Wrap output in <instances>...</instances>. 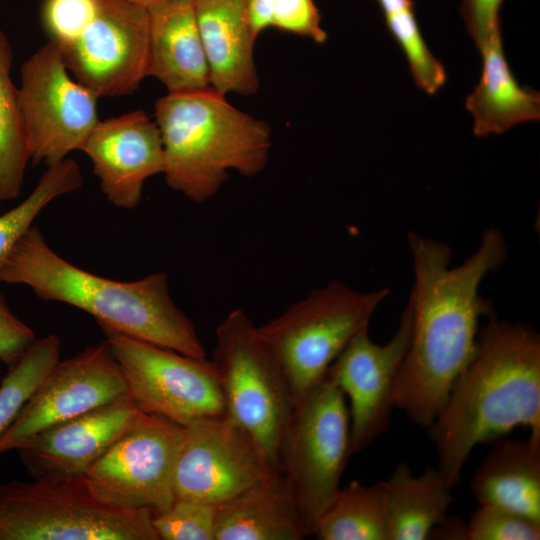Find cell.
<instances>
[{"label": "cell", "mask_w": 540, "mask_h": 540, "mask_svg": "<svg viewBox=\"0 0 540 540\" xmlns=\"http://www.w3.org/2000/svg\"><path fill=\"white\" fill-rule=\"evenodd\" d=\"M414 284L408 305L411 336L396 379L394 403L417 426L428 428L472 359L480 319L496 316L480 285L507 257L500 230L484 231L477 249L451 266L450 247L416 232L408 234Z\"/></svg>", "instance_id": "6da1fadb"}, {"label": "cell", "mask_w": 540, "mask_h": 540, "mask_svg": "<svg viewBox=\"0 0 540 540\" xmlns=\"http://www.w3.org/2000/svg\"><path fill=\"white\" fill-rule=\"evenodd\" d=\"M517 427L540 442V336L495 316L479 331L472 359L427 428L437 469L455 487L477 445Z\"/></svg>", "instance_id": "7a4b0ae2"}, {"label": "cell", "mask_w": 540, "mask_h": 540, "mask_svg": "<svg viewBox=\"0 0 540 540\" xmlns=\"http://www.w3.org/2000/svg\"><path fill=\"white\" fill-rule=\"evenodd\" d=\"M0 281L30 287L41 299L91 314L98 324L195 358H207L192 321L174 303L168 277L117 281L59 256L31 226L0 266Z\"/></svg>", "instance_id": "3957f363"}, {"label": "cell", "mask_w": 540, "mask_h": 540, "mask_svg": "<svg viewBox=\"0 0 540 540\" xmlns=\"http://www.w3.org/2000/svg\"><path fill=\"white\" fill-rule=\"evenodd\" d=\"M225 96L210 87L167 93L154 105L166 183L196 203L211 198L229 171L253 177L269 158L270 126Z\"/></svg>", "instance_id": "277c9868"}, {"label": "cell", "mask_w": 540, "mask_h": 540, "mask_svg": "<svg viewBox=\"0 0 540 540\" xmlns=\"http://www.w3.org/2000/svg\"><path fill=\"white\" fill-rule=\"evenodd\" d=\"M153 515L103 504L83 476L0 483V540H159Z\"/></svg>", "instance_id": "5b68a950"}, {"label": "cell", "mask_w": 540, "mask_h": 540, "mask_svg": "<svg viewBox=\"0 0 540 540\" xmlns=\"http://www.w3.org/2000/svg\"><path fill=\"white\" fill-rule=\"evenodd\" d=\"M388 294L387 288L358 291L333 280L258 326L288 378L294 404L322 380L347 344L369 329Z\"/></svg>", "instance_id": "8992f818"}, {"label": "cell", "mask_w": 540, "mask_h": 540, "mask_svg": "<svg viewBox=\"0 0 540 540\" xmlns=\"http://www.w3.org/2000/svg\"><path fill=\"white\" fill-rule=\"evenodd\" d=\"M349 455L346 398L326 376L294 404L282 437L279 469L298 510L304 537L340 489Z\"/></svg>", "instance_id": "52a82bcc"}, {"label": "cell", "mask_w": 540, "mask_h": 540, "mask_svg": "<svg viewBox=\"0 0 540 540\" xmlns=\"http://www.w3.org/2000/svg\"><path fill=\"white\" fill-rule=\"evenodd\" d=\"M215 337L212 361L226 415L254 437L279 469L280 445L294 408L288 378L258 326L242 309L228 313Z\"/></svg>", "instance_id": "ba28073f"}, {"label": "cell", "mask_w": 540, "mask_h": 540, "mask_svg": "<svg viewBox=\"0 0 540 540\" xmlns=\"http://www.w3.org/2000/svg\"><path fill=\"white\" fill-rule=\"evenodd\" d=\"M120 365L128 393L147 414L182 426L226 414V403L212 360L195 358L98 324Z\"/></svg>", "instance_id": "9c48e42d"}, {"label": "cell", "mask_w": 540, "mask_h": 540, "mask_svg": "<svg viewBox=\"0 0 540 540\" xmlns=\"http://www.w3.org/2000/svg\"><path fill=\"white\" fill-rule=\"evenodd\" d=\"M19 105L34 164L55 165L81 150L98 123V97L75 80L48 41L21 66Z\"/></svg>", "instance_id": "30bf717a"}, {"label": "cell", "mask_w": 540, "mask_h": 540, "mask_svg": "<svg viewBox=\"0 0 540 540\" xmlns=\"http://www.w3.org/2000/svg\"><path fill=\"white\" fill-rule=\"evenodd\" d=\"M184 426L147 414L83 475L90 493L119 509L166 511L175 500L174 471Z\"/></svg>", "instance_id": "8fae6325"}, {"label": "cell", "mask_w": 540, "mask_h": 540, "mask_svg": "<svg viewBox=\"0 0 540 540\" xmlns=\"http://www.w3.org/2000/svg\"><path fill=\"white\" fill-rule=\"evenodd\" d=\"M279 472L254 437L229 416L201 418L184 426L174 495L218 506Z\"/></svg>", "instance_id": "7c38bea8"}, {"label": "cell", "mask_w": 540, "mask_h": 540, "mask_svg": "<svg viewBox=\"0 0 540 540\" xmlns=\"http://www.w3.org/2000/svg\"><path fill=\"white\" fill-rule=\"evenodd\" d=\"M58 49L73 78L98 98L130 95L147 77L148 11L126 0H97L80 33Z\"/></svg>", "instance_id": "4fadbf2b"}, {"label": "cell", "mask_w": 540, "mask_h": 540, "mask_svg": "<svg viewBox=\"0 0 540 540\" xmlns=\"http://www.w3.org/2000/svg\"><path fill=\"white\" fill-rule=\"evenodd\" d=\"M112 350L104 342L60 359L0 436V455L17 450L33 436L128 395Z\"/></svg>", "instance_id": "5bb4252c"}, {"label": "cell", "mask_w": 540, "mask_h": 540, "mask_svg": "<svg viewBox=\"0 0 540 540\" xmlns=\"http://www.w3.org/2000/svg\"><path fill=\"white\" fill-rule=\"evenodd\" d=\"M411 336V311L406 304L398 328L385 344L368 329L358 333L337 356L325 375L349 400V455L368 448L386 430L394 403L396 379Z\"/></svg>", "instance_id": "9a60e30c"}, {"label": "cell", "mask_w": 540, "mask_h": 540, "mask_svg": "<svg viewBox=\"0 0 540 540\" xmlns=\"http://www.w3.org/2000/svg\"><path fill=\"white\" fill-rule=\"evenodd\" d=\"M146 415L128 394L33 436L17 451L34 478L81 477Z\"/></svg>", "instance_id": "2e32d148"}, {"label": "cell", "mask_w": 540, "mask_h": 540, "mask_svg": "<svg viewBox=\"0 0 540 540\" xmlns=\"http://www.w3.org/2000/svg\"><path fill=\"white\" fill-rule=\"evenodd\" d=\"M81 150L92 162L102 193L118 208H135L145 181L164 171L158 126L142 110L99 120Z\"/></svg>", "instance_id": "e0dca14e"}, {"label": "cell", "mask_w": 540, "mask_h": 540, "mask_svg": "<svg viewBox=\"0 0 540 540\" xmlns=\"http://www.w3.org/2000/svg\"><path fill=\"white\" fill-rule=\"evenodd\" d=\"M147 11V77L159 80L168 93L210 88L209 65L196 20L194 0H159Z\"/></svg>", "instance_id": "ac0fdd59"}, {"label": "cell", "mask_w": 540, "mask_h": 540, "mask_svg": "<svg viewBox=\"0 0 540 540\" xmlns=\"http://www.w3.org/2000/svg\"><path fill=\"white\" fill-rule=\"evenodd\" d=\"M211 87L224 95H252L259 87L248 0H194Z\"/></svg>", "instance_id": "d6986e66"}, {"label": "cell", "mask_w": 540, "mask_h": 540, "mask_svg": "<svg viewBox=\"0 0 540 540\" xmlns=\"http://www.w3.org/2000/svg\"><path fill=\"white\" fill-rule=\"evenodd\" d=\"M479 505H493L540 521V442L499 440L470 481Z\"/></svg>", "instance_id": "ffe728a7"}, {"label": "cell", "mask_w": 540, "mask_h": 540, "mask_svg": "<svg viewBox=\"0 0 540 540\" xmlns=\"http://www.w3.org/2000/svg\"><path fill=\"white\" fill-rule=\"evenodd\" d=\"M478 50L481 76L465 101L474 134H501L517 124L539 120L540 94L516 81L505 58L502 31L491 35Z\"/></svg>", "instance_id": "44dd1931"}, {"label": "cell", "mask_w": 540, "mask_h": 540, "mask_svg": "<svg viewBox=\"0 0 540 540\" xmlns=\"http://www.w3.org/2000/svg\"><path fill=\"white\" fill-rule=\"evenodd\" d=\"M303 538L298 510L281 472L217 506L215 540Z\"/></svg>", "instance_id": "7402d4cb"}, {"label": "cell", "mask_w": 540, "mask_h": 540, "mask_svg": "<svg viewBox=\"0 0 540 540\" xmlns=\"http://www.w3.org/2000/svg\"><path fill=\"white\" fill-rule=\"evenodd\" d=\"M382 484L389 540H426L432 528L448 516L452 488L437 467L414 475L408 463L400 462Z\"/></svg>", "instance_id": "603a6c76"}, {"label": "cell", "mask_w": 540, "mask_h": 540, "mask_svg": "<svg viewBox=\"0 0 540 540\" xmlns=\"http://www.w3.org/2000/svg\"><path fill=\"white\" fill-rule=\"evenodd\" d=\"M312 536L320 540H389L382 481H352L340 488L319 519Z\"/></svg>", "instance_id": "cb8c5ba5"}, {"label": "cell", "mask_w": 540, "mask_h": 540, "mask_svg": "<svg viewBox=\"0 0 540 540\" xmlns=\"http://www.w3.org/2000/svg\"><path fill=\"white\" fill-rule=\"evenodd\" d=\"M12 64V47L0 29V203L19 195L30 159Z\"/></svg>", "instance_id": "d4e9b609"}, {"label": "cell", "mask_w": 540, "mask_h": 540, "mask_svg": "<svg viewBox=\"0 0 540 540\" xmlns=\"http://www.w3.org/2000/svg\"><path fill=\"white\" fill-rule=\"evenodd\" d=\"M83 184L78 163L72 158L47 167L32 192L16 207L0 215V266L39 213L56 198Z\"/></svg>", "instance_id": "484cf974"}, {"label": "cell", "mask_w": 540, "mask_h": 540, "mask_svg": "<svg viewBox=\"0 0 540 540\" xmlns=\"http://www.w3.org/2000/svg\"><path fill=\"white\" fill-rule=\"evenodd\" d=\"M56 334L37 339L0 384V436L16 418L48 372L60 359Z\"/></svg>", "instance_id": "4316f807"}, {"label": "cell", "mask_w": 540, "mask_h": 540, "mask_svg": "<svg viewBox=\"0 0 540 540\" xmlns=\"http://www.w3.org/2000/svg\"><path fill=\"white\" fill-rule=\"evenodd\" d=\"M249 21L257 38L268 28L324 43L327 33L314 0H248Z\"/></svg>", "instance_id": "83f0119b"}, {"label": "cell", "mask_w": 540, "mask_h": 540, "mask_svg": "<svg viewBox=\"0 0 540 540\" xmlns=\"http://www.w3.org/2000/svg\"><path fill=\"white\" fill-rule=\"evenodd\" d=\"M385 25L406 56L417 87L433 95L446 82L443 65L433 56L421 34L415 8L384 15Z\"/></svg>", "instance_id": "f1b7e54d"}, {"label": "cell", "mask_w": 540, "mask_h": 540, "mask_svg": "<svg viewBox=\"0 0 540 540\" xmlns=\"http://www.w3.org/2000/svg\"><path fill=\"white\" fill-rule=\"evenodd\" d=\"M216 514L215 505L175 499L152 523L159 540H215Z\"/></svg>", "instance_id": "f546056e"}, {"label": "cell", "mask_w": 540, "mask_h": 540, "mask_svg": "<svg viewBox=\"0 0 540 540\" xmlns=\"http://www.w3.org/2000/svg\"><path fill=\"white\" fill-rule=\"evenodd\" d=\"M467 527L468 540L540 539V521L493 505H479Z\"/></svg>", "instance_id": "4dcf8cb0"}, {"label": "cell", "mask_w": 540, "mask_h": 540, "mask_svg": "<svg viewBox=\"0 0 540 540\" xmlns=\"http://www.w3.org/2000/svg\"><path fill=\"white\" fill-rule=\"evenodd\" d=\"M97 0H44L42 23L58 48L71 42L92 17Z\"/></svg>", "instance_id": "1f68e13d"}, {"label": "cell", "mask_w": 540, "mask_h": 540, "mask_svg": "<svg viewBox=\"0 0 540 540\" xmlns=\"http://www.w3.org/2000/svg\"><path fill=\"white\" fill-rule=\"evenodd\" d=\"M36 340L33 330L9 309L0 292V361L13 367Z\"/></svg>", "instance_id": "d6a6232c"}, {"label": "cell", "mask_w": 540, "mask_h": 540, "mask_svg": "<svg viewBox=\"0 0 540 540\" xmlns=\"http://www.w3.org/2000/svg\"><path fill=\"white\" fill-rule=\"evenodd\" d=\"M504 0H461L459 12L469 36L480 47L501 32L500 7Z\"/></svg>", "instance_id": "836d02e7"}, {"label": "cell", "mask_w": 540, "mask_h": 540, "mask_svg": "<svg viewBox=\"0 0 540 540\" xmlns=\"http://www.w3.org/2000/svg\"><path fill=\"white\" fill-rule=\"evenodd\" d=\"M428 539L468 540L467 523L459 518L447 516L432 528Z\"/></svg>", "instance_id": "e575fe53"}, {"label": "cell", "mask_w": 540, "mask_h": 540, "mask_svg": "<svg viewBox=\"0 0 540 540\" xmlns=\"http://www.w3.org/2000/svg\"><path fill=\"white\" fill-rule=\"evenodd\" d=\"M383 15H388L409 8H415L413 0H377Z\"/></svg>", "instance_id": "d590c367"}, {"label": "cell", "mask_w": 540, "mask_h": 540, "mask_svg": "<svg viewBox=\"0 0 540 540\" xmlns=\"http://www.w3.org/2000/svg\"><path fill=\"white\" fill-rule=\"evenodd\" d=\"M126 1L142 6L147 9L154 3L158 2L159 0H126Z\"/></svg>", "instance_id": "8d00e7d4"}]
</instances>
